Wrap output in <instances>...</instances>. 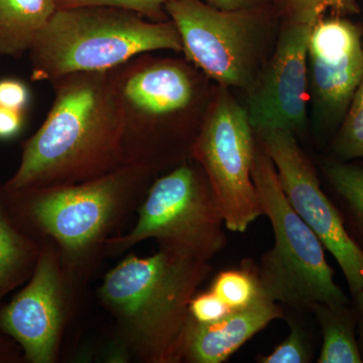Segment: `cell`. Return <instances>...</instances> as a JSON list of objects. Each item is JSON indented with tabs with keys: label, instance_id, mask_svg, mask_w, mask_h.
Masks as SVG:
<instances>
[{
	"label": "cell",
	"instance_id": "obj_10",
	"mask_svg": "<svg viewBox=\"0 0 363 363\" xmlns=\"http://www.w3.org/2000/svg\"><path fill=\"white\" fill-rule=\"evenodd\" d=\"M259 135L260 145L274 162L286 200L335 257L354 297L363 290V250L325 195L316 169L290 131L267 130Z\"/></svg>",
	"mask_w": 363,
	"mask_h": 363
},
{
	"label": "cell",
	"instance_id": "obj_11",
	"mask_svg": "<svg viewBox=\"0 0 363 363\" xmlns=\"http://www.w3.org/2000/svg\"><path fill=\"white\" fill-rule=\"evenodd\" d=\"M313 23L288 21L276 52L247 99L253 130H281L293 135L307 123V52Z\"/></svg>",
	"mask_w": 363,
	"mask_h": 363
},
{
	"label": "cell",
	"instance_id": "obj_3",
	"mask_svg": "<svg viewBox=\"0 0 363 363\" xmlns=\"http://www.w3.org/2000/svg\"><path fill=\"white\" fill-rule=\"evenodd\" d=\"M181 52L172 21L107 6L58 9L30 51L33 78L49 81L80 72L112 70L147 52Z\"/></svg>",
	"mask_w": 363,
	"mask_h": 363
},
{
	"label": "cell",
	"instance_id": "obj_23",
	"mask_svg": "<svg viewBox=\"0 0 363 363\" xmlns=\"http://www.w3.org/2000/svg\"><path fill=\"white\" fill-rule=\"evenodd\" d=\"M312 350L302 327L290 321V334L271 354L259 357L262 363H308L312 360Z\"/></svg>",
	"mask_w": 363,
	"mask_h": 363
},
{
	"label": "cell",
	"instance_id": "obj_22",
	"mask_svg": "<svg viewBox=\"0 0 363 363\" xmlns=\"http://www.w3.org/2000/svg\"><path fill=\"white\" fill-rule=\"evenodd\" d=\"M58 9L80 6H107L125 9L152 21H164L169 0H56Z\"/></svg>",
	"mask_w": 363,
	"mask_h": 363
},
{
	"label": "cell",
	"instance_id": "obj_27",
	"mask_svg": "<svg viewBox=\"0 0 363 363\" xmlns=\"http://www.w3.org/2000/svg\"><path fill=\"white\" fill-rule=\"evenodd\" d=\"M271 0H205L207 4L221 11H243L257 9Z\"/></svg>",
	"mask_w": 363,
	"mask_h": 363
},
{
	"label": "cell",
	"instance_id": "obj_14",
	"mask_svg": "<svg viewBox=\"0 0 363 363\" xmlns=\"http://www.w3.org/2000/svg\"><path fill=\"white\" fill-rule=\"evenodd\" d=\"M284 317L276 302L264 296L255 304L238 310L212 324H199L191 318L186 335L183 362L221 363L250 339L274 321Z\"/></svg>",
	"mask_w": 363,
	"mask_h": 363
},
{
	"label": "cell",
	"instance_id": "obj_16",
	"mask_svg": "<svg viewBox=\"0 0 363 363\" xmlns=\"http://www.w3.org/2000/svg\"><path fill=\"white\" fill-rule=\"evenodd\" d=\"M346 305L316 304L311 311L321 327L323 343L318 363H362L355 338L357 313Z\"/></svg>",
	"mask_w": 363,
	"mask_h": 363
},
{
	"label": "cell",
	"instance_id": "obj_8",
	"mask_svg": "<svg viewBox=\"0 0 363 363\" xmlns=\"http://www.w3.org/2000/svg\"><path fill=\"white\" fill-rule=\"evenodd\" d=\"M142 56L109 71L123 111L124 164L154 172L150 162L157 124L187 111L196 89L181 64Z\"/></svg>",
	"mask_w": 363,
	"mask_h": 363
},
{
	"label": "cell",
	"instance_id": "obj_28",
	"mask_svg": "<svg viewBox=\"0 0 363 363\" xmlns=\"http://www.w3.org/2000/svg\"><path fill=\"white\" fill-rule=\"evenodd\" d=\"M357 301V318L358 325H359L360 339L363 345V290L357 296H354Z\"/></svg>",
	"mask_w": 363,
	"mask_h": 363
},
{
	"label": "cell",
	"instance_id": "obj_25",
	"mask_svg": "<svg viewBox=\"0 0 363 363\" xmlns=\"http://www.w3.org/2000/svg\"><path fill=\"white\" fill-rule=\"evenodd\" d=\"M30 100V91L25 83L16 79L0 80V106L23 111Z\"/></svg>",
	"mask_w": 363,
	"mask_h": 363
},
{
	"label": "cell",
	"instance_id": "obj_4",
	"mask_svg": "<svg viewBox=\"0 0 363 363\" xmlns=\"http://www.w3.org/2000/svg\"><path fill=\"white\" fill-rule=\"evenodd\" d=\"M252 176L264 214L271 221L274 245L257 266L262 293L297 310L316 304L346 305L347 296L334 281L324 245L286 200L274 162L260 143Z\"/></svg>",
	"mask_w": 363,
	"mask_h": 363
},
{
	"label": "cell",
	"instance_id": "obj_2",
	"mask_svg": "<svg viewBox=\"0 0 363 363\" xmlns=\"http://www.w3.org/2000/svg\"><path fill=\"white\" fill-rule=\"evenodd\" d=\"M211 271L208 262L160 247L150 257L128 255L107 272L99 297L140 359L180 363L189 305Z\"/></svg>",
	"mask_w": 363,
	"mask_h": 363
},
{
	"label": "cell",
	"instance_id": "obj_15",
	"mask_svg": "<svg viewBox=\"0 0 363 363\" xmlns=\"http://www.w3.org/2000/svg\"><path fill=\"white\" fill-rule=\"evenodd\" d=\"M57 9L56 0H0V56L30 51Z\"/></svg>",
	"mask_w": 363,
	"mask_h": 363
},
{
	"label": "cell",
	"instance_id": "obj_9",
	"mask_svg": "<svg viewBox=\"0 0 363 363\" xmlns=\"http://www.w3.org/2000/svg\"><path fill=\"white\" fill-rule=\"evenodd\" d=\"M255 11H221L201 0H169L166 6L188 61L226 87L252 84Z\"/></svg>",
	"mask_w": 363,
	"mask_h": 363
},
{
	"label": "cell",
	"instance_id": "obj_24",
	"mask_svg": "<svg viewBox=\"0 0 363 363\" xmlns=\"http://www.w3.org/2000/svg\"><path fill=\"white\" fill-rule=\"evenodd\" d=\"M235 311L211 290L198 294L191 300L189 312L192 320L199 324H212L228 317Z\"/></svg>",
	"mask_w": 363,
	"mask_h": 363
},
{
	"label": "cell",
	"instance_id": "obj_21",
	"mask_svg": "<svg viewBox=\"0 0 363 363\" xmlns=\"http://www.w3.org/2000/svg\"><path fill=\"white\" fill-rule=\"evenodd\" d=\"M288 21L313 23L323 18L327 11L334 16H347L360 13L357 0H281Z\"/></svg>",
	"mask_w": 363,
	"mask_h": 363
},
{
	"label": "cell",
	"instance_id": "obj_5",
	"mask_svg": "<svg viewBox=\"0 0 363 363\" xmlns=\"http://www.w3.org/2000/svg\"><path fill=\"white\" fill-rule=\"evenodd\" d=\"M152 172L124 164L92 180L23 193L38 228L58 245L66 274L78 272L104 247L111 229L140 197Z\"/></svg>",
	"mask_w": 363,
	"mask_h": 363
},
{
	"label": "cell",
	"instance_id": "obj_26",
	"mask_svg": "<svg viewBox=\"0 0 363 363\" xmlns=\"http://www.w3.org/2000/svg\"><path fill=\"white\" fill-rule=\"evenodd\" d=\"M23 125V111L0 106V140H11Z\"/></svg>",
	"mask_w": 363,
	"mask_h": 363
},
{
	"label": "cell",
	"instance_id": "obj_13",
	"mask_svg": "<svg viewBox=\"0 0 363 363\" xmlns=\"http://www.w3.org/2000/svg\"><path fill=\"white\" fill-rule=\"evenodd\" d=\"M307 57L318 114L335 125L363 80V28L344 16H323L313 26Z\"/></svg>",
	"mask_w": 363,
	"mask_h": 363
},
{
	"label": "cell",
	"instance_id": "obj_12",
	"mask_svg": "<svg viewBox=\"0 0 363 363\" xmlns=\"http://www.w3.org/2000/svg\"><path fill=\"white\" fill-rule=\"evenodd\" d=\"M64 272L58 247L39 255L30 283L0 313V327L16 341L26 359H56L65 320Z\"/></svg>",
	"mask_w": 363,
	"mask_h": 363
},
{
	"label": "cell",
	"instance_id": "obj_19",
	"mask_svg": "<svg viewBox=\"0 0 363 363\" xmlns=\"http://www.w3.org/2000/svg\"><path fill=\"white\" fill-rule=\"evenodd\" d=\"M325 172L363 233V168L341 162H329Z\"/></svg>",
	"mask_w": 363,
	"mask_h": 363
},
{
	"label": "cell",
	"instance_id": "obj_18",
	"mask_svg": "<svg viewBox=\"0 0 363 363\" xmlns=\"http://www.w3.org/2000/svg\"><path fill=\"white\" fill-rule=\"evenodd\" d=\"M33 259V250L0 209V292L6 290Z\"/></svg>",
	"mask_w": 363,
	"mask_h": 363
},
{
	"label": "cell",
	"instance_id": "obj_17",
	"mask_svg": "<svg viewBox=\"0 0 363 363\" xmlns=\"http://www.w3.org/2000/svg\"><path fill=\"white\" fill-rule=\"evenodd\" d=\"M210 290L235 311L250 307L264 296L252 260L243 262L240 269L219 272Z\"/></svg>",
	"mask_w": 363,
	"mask_h": 363
},
{
	"label": "cell",
	"instance_id": "obj_1",
	"mask_svg": "<svg viewBox=\"0 0 363 363\" xmlns=\"http://www.w3.org/2000/svg\"><path fill=\"white\" fill-rule=\"evenodd\" d=\"M51 83V111L23 145L9 192L82 183L125 164L123 111L111 71L68 74Z\"/></svg>",
	"mask_w": 363,
	"mask_h": 363
},
{
	"label": "cell",
	"instance_id": "obj_7",
	"mask_svg": "<svg viewBox=\"0 0 363 363\" xmlns=\"http://www.w3.org/2000/svg\"><path fill=\"white\" fill-rule=\"evenodd\" d=\"M247 109L222 92L210 107L191 149L213 191L225 227L245 233L262 216L252 169L257 143Z\"/></svg>",
	"mask_w": 363,
	"mask_h": 363
},
{
	"label": "cell",
	"instance_id": "obj_20",
	"mask_svg": "<svg viewBox=\"0 0 363 363\" xmlns=\"http://www.w3.org/2000/svg\"><path fill=\"white\" fill-rule=\"evenodd\" d=\"M333 152L341 161L363 157V80L355 91L334 138Z\"/></svg>",
	"mask_w": 363,
	"mask_h": 363
},
{
	"label": "cell",
	"instance_id": "obj_6",
	"mask_svg": "<svg viewBox=\"0 0 363 363\" xmlns=\"http://www.w3.org/2000/svg\"><path fill=\"white\" fill-rule=\"evenodd\" d=\"M130 233L108 238V255H123L140 241L208 262L226 247L223 215L203 169L183 162L152 183Z\"/></svg>",
	"mask_w": 363,
	"mask_h": 363
}]
</instances>
